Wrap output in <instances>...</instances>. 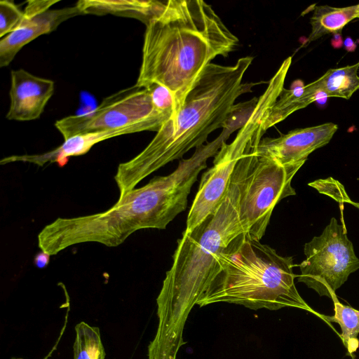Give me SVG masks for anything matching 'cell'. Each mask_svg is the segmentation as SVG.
<instances>
[{"label": "cell", "instance_id": "obj_1", "mask_svg": "<svg viewBox=\"0 0 359 359\" xmlns=\"http://www.w3.org/2000/svg\"><path fill=\"white\" fill-rule=\"evenodd\" d=\"M251 142L240 158L215 211L189 233L182 232L156 299L158 324L149 359H177L185 323L214 275L218 257L244 232L239 216L242 188L255 156Z\"/></svg>", "mask_w": 359, "mask_h": 359}, {"label": "cell", "instance_id": "obj_2", "mask_svg": "<svg viewBox=\"0 0 359 359\" xmlns=\"http://www.w3.org/2000/svg\"><path fill=\"white\" fill-rule=\"evenodd\" d=\"M239 40L202 0H169L146 25L136 86L158 83L174 95L178 111L203 69L233 51Z\"/></svg>", "mask_w": 359, "mask_h": 359}, {"label": "cell", "instance_id": "obj_3", "mask_svg": "<svg viewBox=\"0 0 359 359\" xmlns=\"http://www.w3.org/2000/svg\"><path fill=\"white\" fill-rule=\"evenodd\" d=\"M253 57L239 58L233 65L211 62L201 72L176 115L156 132L149 144L117 168L114 180L119 196L133 189L145 177L206 141L224 128L236 100L257 83H243Z\"/></svg>", "mask_w": 359, "mask_h": 359}, {"label": "cell", "instance_id": "obj_4", "mask_svg": "<svg viewBox=\"0 0 359 359\" xmlns=\"http://www.w3.org/2000/svg\"><path fill=\"white\" fill-rule=\"evenodd\" d=\"M198 173L180 162L170 174L156 177L122 196L108 210L89 215L58 217L38 234V246L50 256L76 244L95 242L107 247L122 244L144 229H164L187 207Z\"/></svg>", "mask_w": 359, "mask_h": 359}, {"label": "cell", "instance_id": "obj_5", "mask_svg": "<svg viewBox=\"0 0 359 359\" xmlns=\"http://www.w3.org/2000/svg\"><path fill=\"white\" fill-rule=\"evenodd\" d=\"M292 257L242 233L218 257L212 278L197 303L226 302L257 310L295 307L310 310L294 284Z\"/></svg>", "mask_w": 359, "mask_h": 359}, {"label": "cell", "instance_id": "obj_6", "mask_svg": "<svg viewBox=\"0 0 359 359\" xmlns=\"http://www.w3.org/2000/svg\"><path fill=\"white\" fill-rule=\"evenodd\" d=\"M304 163L283 165L255 153L239 201L240 220L248 237L260 241L275 206L296 194L292 180Z\"/></svg>", "mask_w": 359, "mask_h": 359}, {"label": "cell", "instance_id": "obj_7", "mask_svg": "<svg viewBox=\"0 0 359 359\" xmlns=\"http://www.w3.org/2000/svg\"><path fill=\"white\" fill-rule=\"evenodd\" d=\"M274 101L273 95L263 93L233 142L222 144L215 156L212 166L201 176L183 232L192 231L217 208L226 192L238 162L261 128L262 118Z\"/></svg>", "mask_w": 359, "mask_h": 359}, {"label": "cell", "instance_id": "obj_8", "mask_svg": "<svg viewBox=\"0 0 359 359\" xmlns=\"http://www.w3.org/2000/svg\"><path fill=\"white\" fill-rule=\"evenodd\" d=\"M306 259L300 264L298 281L320 296L332 298L335 291L359 269V259L347 236L344 223L332 217L318 236L305 243Z\"/></svg>", "mask_w": 359, "mask_h": 359}, {"label": "cell", "instance_id": "obj_9", "mask_svg": "<svg viewBox=\"0 0 359 359\" xmlns=\"http://www.w3.org/2000/svg\"><path fill=\"white\" fill-rule=\"evenodd\" d=\"M169 119L154 107L147 88L135 84L104 98L94 109L57 120L64 140L74 135L123 128L134 123Z\"/></svg>", "mask_w": 359, "mask_h": 359}, {"label": "cell", "instance_id": "obj_10", "mask_svg": "<svg viewBox=\"0 0 359 359\" xmlns=\"http://www.w3.org/2000/svg\"><path fill=\"white\" fill-rule=\"evenodd\" d=\"M59 0L28 1L19 26L0 41V67H7L18 52L37 37L52 32L63 22L84 15L76 4L73 6L50 9Z\"/></svg>", "mask_w": 359, "mask_h": 359}, {"label": "cell", "instance_id": "obj_11", "mask_svg": "<svg viewBox=\"0 0 359 359\" xmlns=\"http://www.w3.org/2000/svg\"><path fill=\"white\" fill-rule=\"evenodd\" d=\"M337 128V124L327 123L294 129L278 137L262 138L256 153L283 165L305 162L311 153L329 143Z\"/></svg>", "mask_w": 359, "mask_h": 359}, {"label": "cell", "instance_id": "obj_12", "mask_svg": "<svg viewBox=\"0 0 359 359\" xmlns=\"http://www.w3.org/2000/svg\"><path fill=\"white\" fill-rule=\"evenodd\" d=\"M163 123L158 121H147L134 123L123 128L74 135L67 140L57 148L40 154L12 155L3 158L1 165L15 162L29 163L38 166L57 163L60 166L65 165L71 156L86 154L96 144L108 139L142 131L158 132Z\"/></svg>", "mask_w": 359, "mask_h": 359}, {"label": "cell", "instance_id": "obj_13", "mask_svg": "<svg viewBox=\"0 0 359 359\" xmlns=\"http://www.w3.org/2000/svg\"><path fill=\"white\" fill-rule=\"evenodd\" d=\"M54 91L53 81L34 76L22 69L12 70L6 118L18 121L39 118Z\"/></svg>", "mask_w": 359, "mask_h": 359}, {"label": "cell", "instance_id": "obj_14", "mask_svg": "<svg viewBox=\"0 0 359 359\" xmlns=\"http://www.w3.org/2000/svg\"><path fill=\"white\" fill-rule=\"evenodd\" d=\"M359 62L344 67L329 69L316 81L305 86L302 96L306 107L314 102L313 95L318 91L325 93L328 97H335L348 100L359 89L358 70Z\"/></svg>", "mask_w": 359, "mask_h": 359}, {"label": "cell", "instance_id": "obj_15", "mask_svg": "<svg viewBox=\"0 0 359 359\" xmlns=\"http://www.w3.org/2000/svg\"><path fill=\"white\" fill-rule=\"evenodd\" d=\"M164 2L165 1L81 0L76 4L84 15L113 14L136 18L147 25L161 11Z\"/></svg>", "mask_w": 359, "mask_h": 359}, {"label": "cell", "instance_id": "obj_16", "mask_svg": "<svg viewBox=\"0 0 359 359\" xmlns=\"http://www.w3.org/2000/svg\"><path fill=\"white\" fill-rule=\"evenodd\" d=\"M359 18V4L345 8L316 6L311 18V32L304 46L327 34H341L344 26Z\"/></svg>", "mask_w": 359, "mask_h": 359}, {"label": "cell", "instance_id": "obj_17", "mask_svg": "<svg viewBox=\"0 0 359 359\" xmlns=\"http://www.w3.org/2000/svg\"><path fill=\"white\" fill-rule=\"evenodd\" d=\"M74 359H104L100 328L81 322L75 326Z\"/></svg>", "mask_w": 359, "mask_h": 359}, {"label": "cell", "instance_id": "obj_18", "mask_svg": "<svg viewBox=\"0 0 359 359\" xmlns=\"http://www.w3.org/2000/svg\"><path fill=\"white\" fill-rule=\"evenodd\" d=\"M334 305V314L332 316H325L330 321L338 323L341 329V338L346 346L348 341L357 338L359 333V310L341 304L336 294L332 297Z\"/></svg>", "mask_w": 359, "mask_h": 359}, {"label": "cell", "instance_id": "obj_19", "mask_svg": "<svg viewBox=\"0 0 359 359\" xmlns=\"http://www.w3.org/2000/svg\"><path fill=\"white\" fill-rule=\"evenodd\" d=\"M148 88L153 104L156 110L168 119L173 118L178 111V108L172 93L165 86L151 83Z\"/></svg>", "mask_w": 359, "mask_h": 359}, {"label": "cell", "instance_id": "obj_20", "mask_svg": "<svg viewBox=\"0 0 359 359\" xmlns=\"http://www.w3.org/2000/svg\"><path fill=\"white\" fill-rule=\"evenodd\" d=\"M24 11L19 9L13 1H0V37L3 38L13 32L21 23Z\"/></svg>", "mask_w": 359, "mask_h": 359}, {"label": "cell", "instance_id": "obj_21", "mask_svg": "<svg viewBox=\"0 0 359 359\" xmlns=\"http://www.w3.org/2000/svg\"><path fill=\"white\" fill-rule=\"evenodd\" d=\"M50 257V255L41 250V252L35 256L34 259V263L38 268H44L49 263Z\"/></svg>", "mask_w": 359, "mask_h": 359}, {"label": "cell", "instance_id": "obj_22", "mask_svg": "<svg viewBox=\"0 0 359 359\" xmlns=\"http://www.w3.org/2000/svg\"><path fill=\"white\" fill-rule=\"evenodd\" d=\"M344 47L347 51H354L355 49V44L351 37H347L344 42Z\"/></svg>", "mask_w": 359, "mask_h": 359}]
</instances>
